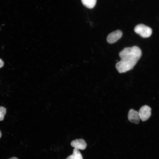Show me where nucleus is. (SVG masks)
I'll return each instance as SVG.
<instances>
[{
    "label": "nucleus",
    "instance_id": "nucleus-1",
    "mask_svg": "<svg viewBox=\"0 0 159 159\" xmlns=\"http://www.w3.org/2000/svg\"><path fill=\"white\" fill-rule=\"evenodd\" d=\"M141 55V51L137 46L124 48L119 54L120 60L116 64V68L118 72L125 73L132 69Z\"/></svg>",
    "mask_w": 159,
    "mask_h": 159
},
{
    "label": "nucleus",
    "instance_id": "nucleus-11",
    "mask_svg": "<svg viewBox=\"0 0 159 159\" xmlns=\"http://www.w3.org/2000/svg\"><path fill=\"white\" fill-rule=\"evenodd\" d=\"M8 159H18L17 158L15 157H11L10 158H9Z\"/></svg>",
    "mask_w": 159,
    "mask_h": 159
},
{
    "label": "nucleus",
    "instance_id": "nucleus-4",
    "mask_svg": "<svg viewBox=\"0 0 159 159\" xmlns=\"http://www.w3.org/2000/svg\"><path fill=\"white\" fill-rule=\"evenodd\" d=\"M122 34V33L120 30H117L114 31L108 35L107 41L110 44L114 43L121 38Z\"/></svg>",
    "mask_w": 159,
    "mask_h": 159
},
{
    "label": "nucleus",
    "instance_id": "nucleus-3",
    "mask_svg": "<svg viewBox=\"0 0 159 159\" xmlns=\"http://www.w3.org/2000/svg\"><path fill=\"white\" fill-rule=\"evenodd\" d=\"M151 108L148 106L145 105L142 106L138 112L140 119L143 121L148 120L151 115Z\"/></svg>",
    "mask_w": 159,
    "mask_h": 159
},
{
    "label": "nucleus",
    "instance_id": "nucleus-2",
    "mask_svg": "<svg viewBox=\"0 0 159 159\" xmlns=\"http://www.w3.org/2000/svg\"><path fill=\"white\" fill-rule=\"evenodd\" d=\"M134 31L143 38L150 37L152 32V29L144 24H140L136 25L134 28Z\"/></svg>",
    "mask_w": 159,
    "mask_h": 159
},
{
    "label": "nucleus",
    "instance_id": "nucleus-8",
    "mask_svg": "<svg viewBox=\"0 0 159 159\" xmlns=\"http://www.w3.org/2000/svg\"><path fill=\"white\" fill-rule=\"evenodd\" d=\"M83 5L89 9H92L95 6L97 0H81Z\"/></svg>",
    "mask_w": 159,
    "mask_h": 159
},
{
    "label": "nucleus",
    "instance_id": "nucleus-9",
    "mask_svg": "<svg viewBox=\"0 0 159 159\" xmlns=\"http://www.w3.org/2000/svg\"><path fill=\"white\" fill-rule=\"evenodd\" d=\"M6 113V109L4 107L0 106V121L3 120Z\"/></svg>",
    "mask_w": 159,
    "mask_h": 159
},
{
    "label": "nucleus",
    "instance_id": "nucleus-7",
    "mask_svg": "<svg viewBox=\"0 0 159 159\" xmlns=\"http://www.w3.org/2000/svg\"><path fill=\"white\" fill-rule=\"evenodd\" d=\"M66 159H83L82 155L79 150L74 148L72 154L68 156Z\"/></svg>",
    "mask_w": 159,
    "mask_h": 159
},
{
    "label": "nucleus",
    "instance_id": "nucleus-12",
    "mask_svg": "<svg viewBox=\"0 0 159 159\" xmlns=\"http://www.w3.org/2000/svg\"><path fill=\"white\" fill-rule=\"evenodd\" d=\"M1 131L0 130V138L1 137Z\"/></svg>",
    "mask_w": 159,
    "mask_h": 159
},
{
    "label": "nucleus",
    "instance_id": "nucleus-6",
    "mask_svg": "<svg viewBox=\"0 0 159 159\" xmlns=\"http://www.w3.org/2000/svg\"><path fill=\"white\" fill-rule=\"evenodd\" d=\"M71 146L78 150H85L87 147L85 141L83 139H77L72 140L71 143Z\"/></svg>",
    "mask_w": 159,
    "mask_h": 159
},
{
    "label": "nucleus",
    "instance_id": "nucleus-10",
    "mask_svg": "<svg viewBox=\"0 0 159 159\" xmlns=\"http://www.w3.org/2000/svg\"><path fill=\"white\" fill-rule=\"evenodd\" d=\"M4 65V62L3 60L0 58V68L2 67Z\"/></svg>",
    "mask_w": 159,
    "mask_h": 159
},
{
    "label": "nucleus",
    "instance_id": "nucleus-5",
    "mask_svg": "<svg viewBox=\"0 0 159 159\" xmlns=\"http://www.w3.org/2000/svg\"><path fill=\"white\" fill-rule=\"evenodd\" d=\"M128 118L130 121L135 124L139 123L140 119L138 112L132 109L128 112Z\"/></svg>",
    "mask_w": 159,
    "mask_h": 159
}]
</instances>
